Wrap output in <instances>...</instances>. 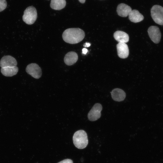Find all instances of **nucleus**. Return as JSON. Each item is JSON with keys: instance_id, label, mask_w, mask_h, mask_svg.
<instances>
[{"instance_id": "f257e3e1", "label": "nucleus", "mask_w": 163, "mask_h": 163, "mask_svg": "<svg viewBox=\"0 0 163 163\" xmlns=\"http://www.w3.org/2000/svg\"><path fill=\"white\" fill-rule=\"evenodd\" d=\"M85 33L84 31L79 28H69L63 32L62 37L66 42L71 44L78 43L84 38Z\"/></svg>"}, {"instance_id": "f03ea898", "label": "nucleus", "mask_w": 163, "mask_h": 163, "mask_svg": "<svg viewBox=\"0 0 163 163\" xmlns=\"http://www.w3.org/2000/svg\"><path fill=\"white\" fill-rule=\"evenodd\" d=\"M73 140L75 146L78 149L85 148L88 143L87 134L83 130H78L74 133Z\"/></svg>"}, {"instance_id": "7ed1b4c3", "label": "nucleus", "mask_w": 163, "mask_h": 163, "mask_svg": "<svg viewBox=\"0 0 163 163\" xmlns=\"http://www.w3.org/2000/svg\"><path fill=\"white\" fill-rule=\"evenodd\" d=\"M37 18V11L33 6L28 7L24 11L22 19L23 21L27 24L31 25L33 24Z\"/></svg>"}, {"instance_id": "20e7f679", "label": "nucleus", "mask_w": 163, "mask_h": 163, "mask_svg": "<svg viewBox=\"0 0 163 163\" xmlns=\"http://www.w3.org/2000/svg\"><path fill=\"white\" fill-rule=\"evenodd\" d=\"M152 17L157 24L163 25V7L159 5H154L151 10Z\"/></svg>"}, {"instance_id": "39448f33", "label": "nucleus", "mask_w": 163, "mask_h": 163, "mask_svg": "<svg viewBox=\"0 0 163 163\" xmlns=\"http://www.w3.org/2000/svg\"><path fill=\"white\" fill-rule=\"evenodd\" d=\"M102 109V105L100 103L95 104L88 114V120L92 121L99 119L101 115V111Z\"/></svg>"}, {"instance_id": "423d86ee", "label": "nucleus", "mask_w": 163, "mask_h": 163, "mask_svg": "<svg viewBox=\"0 0 163 163\" xmlns=\"http://www.w3.org/2000/svg\"><path fill=\"white\" fill-rule=\"evenodd\" d=\"M26 71L28 74L35 78L38 79L42 75L41 68L38 64L35 63L28 65L26 68Z\"/></svg>"}, {"instance_id": "0eeeda50", "label": "nucleus", "mask_w": 163, "mask_h": 163, "mask_svg": "<svg viewBox=\"0 0 163 163\" xmlns=\"http://www.w3.org/2000/svg\"><path fill=\"white\" fill-rule=\"evenodd\" d=\"M149 35L151 40L155 43H158L161 40V34L159 28L152 26L148 30Z\"/></svg>"}, {"instance_id": "6e6552de", "label": "nucleus", "mask_w": 163, "mask_h": 163, "mask_svg": "<svg viewBox=\"0 0 163 163\" xmlns=\"http://www.w3.org/2000/svg\"><path fill=\"white\" fill-rule=\"evenodd\" d=\"M17 65L16 59L10 55L4 56L0 61V66L1 68L16 66Z\"/></svg>"}, {"instance_id": "1a4fd4ad", "label": "nucleus", "mask_w": 163, "mask_h": 163, "mask_svg": "<svg viewBox=\"0 0 163 163\" xmlns=\"http://www.w3.org/2000/svg\"><path fill=\"white\" fill-rule=\"evenodd\" d=\"M117 54L118 56L122 59L127 58L129 54V50L127 45L125 43H118L117 45Z\"/></svg>"}, {"instance_id": "9d476101", "label": "nucleus", "mask_w": 163, "mask_h": 163, "mask_svg": "<svg viewBox=\"0 0 163 163\" xmlns=\"http://www.w3.org/2000/svg\"><path fill=\"white\" fill-rule=\"evenodd\" d=\"M132 10V8L129 6L124 3L119 4L117 9L118 14L120 16L123 17L128 16Z\"/></svg>"}, {"instance_id": "9b49d317", "label": "nucleus", "mask_w": 163, "mask_h": 163, "mask_svg": "<svg viewBox=\"0 0 163 163\" xmlns=\"http://www.w3.org/2000/svg\"><path fill=\"white\" fill-rule=\"evenodd\" d=\"M111 93L112 99L117 101H123L126 96V94L124 91L119 88L114 89Z\"/></svg>"}, {"instance_id": "f8f14e48", "label": "nucleus", "mask_w": 163, "mask_h": 163, "mask_svg": "<svg viewBox=\"0 0 163 163\" xmlns=\"http://www.w3.org/2000/svg\"><path fill=\"white\" fill-rule=\"evenodd\" d=\"M78 59L77 53L74 51L68 53L65 56L64 62L68 66H71L76 62Z\"/></svg>"}, {"instance_id": "ddd939ff", "label": "nucleus", "mask_w": 163, "mask_h": 163, "mask_svg": "<svg viewBox=\"0 0 163 163\" xmlns=\"http://www.w3.org/2000/svg\"><path fill=\"white\" fill-rule=\"evenodd\" d=\"M114 39L119 43H126L129 41V36L126 33L120 30L116 31L113 34Z\"/></svg>"}, {"instance_id": "4468645a", "label": "nucleus", "mask_w": 163, "mask_h": 163, "mask_svg": "<svg viewBox=\"0 0 163 163\" xmlns=\"http://www.w3.org/2000/svg\"><path fill=\"white\" fill-rule=\"evenodd\" d=\"M18 70L17 66L1 68V71L3 75L7 77H11L16 75Z\"/></svg>"}, {"instance_id": "2eb2a0df", "label": "nucleus", "mask_w": 163, "mask_h": 163, "mask_svg": "<svg viewBox=\"0 0 163 163\" xmlns=\"http://www.w3.org/2000/svg\"><path fill=\"white\" fill-rule=\"evenodd\" d=\"M129 18L131 21L134 23L140 22L144 19V17L138 11L132 10L129 14Z\"/></svg>"}, {"instance_id": "dca6fc26", "label": "nucleus", "mask_w": 163, "mask_h": 163, "mask_svg": "<svg viewBox=\"0 0 163 163\" xmlns=\"http://www.w3.org/2000/svg\"><path fill=\"white\" fill-rule=\"evenodd\" d=\"M66 2L65 0H51L50 6L55 10H60L66 6Z\"/></svg>"}, {"instance_id": "f3484780", "label": "nucleus", "mask_w": 163, "mask_h": 163, "mask_svg": "<svg viewBox=\"0 0 163 163\" xmlns=\"http://www.w3.org/2000/svg\"><path fill=\"white\" fill-rule=\"evenodd\" d=\"M7 6V3L6 0H0V12L5 10Z\"/></svg>"}, {"instance_id": "a211bd4d", "label": "nucleus", "mask_w": 163, "mask_h": 163, "mask_svg": "<svg viewBox=\"0 0 163 163\" xmlns=\"http://www.w3.org/2000/svg\"><path fill=\"white\" fill-rule=\"evenodd\" d=\"M58 163H73L72 161L69 159H64Z\"/></svg>"}, {"instance_id": "6ab92c4d", "label": "nucleus", "mask_w": 163, "mask_h": 163, "mask_svg": "<svg viewBox=\"0 0 163 163\" xmlns=\"http://www.w3.org/2000/svg\"><path fill=\"white\" fill-rule=\"evenodd\" d=\"M82 53L84 54H86L88 51V50L87 49L84 48L82 49Z\"/></svg>"}, {"instance_id": "aec40b11", "label": "nucleus", "mask_w": 163, "mask_h": 163, "mask_svg": "<svg viewBox=\"0 0 163 163\" xmlns=\"http://www.w3.org/2000/svg\"><path fill=\"white\" fill-rule=\"evenodd\" d=\"M90 46V44L89 43H85V44L84 45V46L85 47H88Z\"/></svg>"}, {"instance_id": "412c9836", "label": "nucleus", "mask_w": 163, "mask_h": 163, "mask_svg": "<svg viewBox=\"0 0 163 163\" xmlns=\"http://www.w3.org/2000/svg\"><path fill=\"white\" fill-rule=\"evenodd\" d=\"M79 2L82 3H84L85 2V0H78Z\"/></svg>"}]
</instances>
